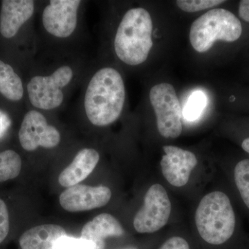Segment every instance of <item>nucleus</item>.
Returning a JSON list of instances; mask_svg holds the SVG:
<instances>
[{
  "label": "nucleus",
  "instance_id": "f257e3e1",
  "mask_svg": "<svg viewBox=\"0 0 249 249\" xmlns=\"http://www.w3.org/2000/svg\"><path fill=\"white\" fill-rule=\"evenodd\" d=\"M125 101L122 76L117 70L106 67L98 70L88 84L85 109L90 122L98 127L109 125L119 119Z\"/></svg>",
  "mask_w": 249,
  "mask_h": 249
},
{
  "label": "nucleus",
  "instance_id": "f03ea898",
  "mask_svg": "<svg viewBox=\"0 0 249 249\" xmlns=\"http://www.w3.org/2000/svg\"><path fill=\"white\" fill-rule=\"evenodd\" d=\"M152 27L151 16L147 10H129L123 18L114 39L118 58L132 66L145 62L153 45Z\"/></svg>",
  "mask_w": 249,
  "mask_h": 249
},
{
  "label": "nucleus",
  "instance_id": "7ed1b4c3",
  "mask_svg": "<svg viewBox=\"0 0 249 249\" xmlns=\"http://www.w3.org/2000/svg\"><path fill=\"white\" fill-rule=\"evenodd\" d=\"M196 223L201 238L213 245H220L232 237L235 216L227 195L220 191L202 198L196 213Z\"/></svg>",
  "mask_w": 249,
  "mask_h": 249
},
{
  "label": "nucleus",
  "instance_id": "20e7f679",
  "mask_svg": "<svg viewBox=\"0 0 249 249\" xmlns=\"http://www.w3.org/2000/svg\"><path fill=\"white\" fill-rule=\"evenodd\" d=\"M242 34V24L235 15L227 9H213L193 23L189 37L195 50L204 53L216 41L235 42Z\"/></svg>",
  "mask_w": 249,
  "mask_h": 249
},
{
  "label": "nucleus",
  "instance_id": "39448f33",
  "mask_svg": "<svg viewBox=\"0 0 249 249\" xmlns=\"http://www.w3.org/2000/svg\"><path fill=\"white\" fill-rule=\"evenodd\" d=\"M150 100L160 135L167 139L179 137L182 132V109L173 85L160 83L152 87Z\"/></svg>",
  "mask_w": 249,
  "mask_h": 249
},
{
  "label": "nucleus",
  "instance_id": "423d86ee",
  "mask_svg": "<svg viewBox=\"0 0 249 249\" xmlns=\"http://www.w3.org/2000/svg\"><path fill=\"white\" fill-rule=\"evenodd\" d=\"M73 76L71 67L64 65L57 69L50 76L33 77L27 85L31 105L45 110L61 106L64 101L62 89L71 81Z\"/></svg>",
  "mask_w": 249,
  "mask_h": 249
},
{
  "label": "nucleus",
  "instance_id": "0eeeda50",
  "mask_svg": "<svg viewBox=\"0 0 249 249\" xmlns=\"http://www.w3.org/2000/svg\"><path fill=\"white\" fill-rule=\"evenodd\" d=\"M171 202L161 185H152L144 197L143 206L134 218V227L140 233H152L162 229L171 214Z\"/></svg>",
  "mask_w": 249,
  "mask_h": 249
},
{
  "label": "nucleus",
  "instance_id": "6e6552de",
  "mask_svg": "<svg viewBox=\"0 0 249 249\" xmlns=\"http://www.w3.org/2000/svg\"><path fill=\"white\" fill-rule=\"evenodd\" d=\"M19 142L24 150L32 152L39 147L51 149L60 143V134L47 119L36 110L28 111L19 128Z\"/></svg>",
  "mask_w": 249,
  "mask_h": 249
},
{
  "label": "nucleus",
  "instance_id": "1a4fd4ad",
  "mask_svg": "<svg viewBox=\"0 0 249 249\" xmlns=\"http://www.w3.org/2000/svg\"><path fill=\"white\" fill-rule=\"evenodd\" d=\"M80 0H51L42 14V24L51 35L65 38L74 32Z\"/></svg>",
  "mask_w": 249,
  "mask_h": 249
},
{
  "label": "nucleus",
  "instance_id": "9d476101",
  "mask_svg": "<svg viewBox=\"0 0 249 249\" xmlns=\"http://www.w3.org/2000/svg\"><path fill=\"white\" fill-rule=\"evenodd\" d=\"M111 197V192L107 187L77 184L62 192L60 204L69 212H80L103 207Z\"/></svg>",
  "mask_w": 249,
  "mask_h": 249
},
{
  "label": "nucleus",
  "instance_id": "9b49d317",
  "mask_svg": "<svg viewBox=\"0 0 249 249\" xmlns=\"http://www.w3.org/2000/svg\"><path fill=\"white\" fill-rule=\"evenodd\" d=\"M163 150L165 154L160 160L163 176L173 186H184L197 164L196 156L193 152L173 145H165Z\"/></svg>",
  "mask_w": 249,
  "mask_h": 249
},
{
  "label": "nucleus",
  "instance_id": "f8f14e48",
  "mask_svg": "<svg viewBox=\"0 0 249 249\" xmlns=\"http://www.w3.org/2000/svg\"><path fill=\"white\" fill-rule=\"evenodd\" d=\"M34 13L32 0H3L0 10V34L4 38H13Z\"/></svg>",
  "mask_w": 249,
  "mask_h": 249
},
{
  "label": "nucleus",
  "instance_id": "ddd939ff",
  "mask_svg": "<svg viewBox=\"0 0 249 249\" xmlns=\"http://www.w3.org/2000/svg\"><path fill=\"white\" fill-rule=\"evenodd\" d=\"M99 160V154L94 149H83L78 152L71 164L60 173L59 183L69 188L81 182L92 173Z\"/></svg>",
  "mask_w": 249,
  "mask_h": 249
},
{
  "label": "nucleus",
  "instance_id": "4468645a",
  "mask_svg": "<svg viewBox=\"0 0 249 249\" xmlns=\"http://www.w3.org/2000/svg\"><path fill=\"white\" fill-rule=\"evenodd\" d=\"M124 234V229L114 216L103 213L85 224L82 229L81 238L92 242L96 249H104L107 237H120Z\"/></svg>",
  "mask_w": 249,
  "mask_h": 249
},
{
  "label": "nucleus",
  "instance_id": "2eb2a0df",
  "mask_svg": "<svg viewBox=\"0 0 249 249\" xmlns=\"http://www.w3.org/2000/svg\"><path fill=\"white\" fill-rule=\"evenodd\" d=\"M66 235L65 229L56 224L37 226L23 232L19 246L21 249H57V242Z\"/></svg>",
  "mask_w": 249,
  "mask_h": 249
},
{
  "label": "nucleus",
  "instance_id": "dca6fc26",
  "mask_svg": "<svg viewBox=\"0 0 249 249\" xmlns=\"http://www.w3.org/2000/svg\"><path fill=\"white\" fill-rule=\"evenodd\" d=\"M0 93L14 102L20 101L24 96V88L20 77L14 68L0 60Z\"/></svg>",
  "mask_w": 249,
  "mask_h": 249
},
{
  "label": "nucleus",
  "instance_id": "f3484780",
  "mask_svg": "<svg viewBox=\"0 0 249 249\" xmlns=\"http://www.w3.org/2000/svg\"><path fill=\"white\" fill-rule=\"evenodd\" d=\"M22 170V159L12 150L0 152V183L14 179Z\"/></svg>",
  "mask_w": 249,
  "mask_h": 249
},
{
  "label": "nucleus",
  "instance_id": "a211bd4d",
  "mask_svg": "<svg viewBox=\"0 0 249 249\" xmlns=\"http://www.w3.org/2000/svg\"><path fill=\"white\" fill-rule=\"evenodd\" d=\"M234 178L241 197L249 209V160H241L236 165Z\"/></svg>",
  "mask_w": 249,
  "mask_h": 249
},
{
  "label": "nucleus",
  "instance_id": "6ab92c4d",
  "mask_svg": "<svg viewBox=\"0 0 249 249\" xmlns=\"http://www.w3.org/2000/svg\"><path fill=\"white\" fill-rule=\"evenodd\" d=\"M207 103L205 93L196 91L192 93L187 101L182 114L187 121H194L199 119Z\"/></svg>",
  "mask_w": 249,
  "mask_h": 249
},
{
  "label": "nucleus",
  "instance_id": "aec40b11",
  "mask_svg": "<svg viewBox=\"0 0 249 249\" xmlns=\"http://www.w3.org/2000/svg\"><path fill=\"white\" fill-rule=\"evenodd\" d=\"M224 2L225 1L222 0H178L177 5L185 12L194 13L214 7Z\"/></svg>",
  "mask_w": 249,
  "mask_h": 249
},
{
  "label": "nucleus",
  "instance_id": "412c9836",
  "mask_svg": "<svg viewBox=\"0 0 249 249\" xmlns=\"http://www.w3.org/2000/svg\"><path fill=\"white\" fill-rule=\"evenodd\" d=\"M57 249H96V246L89 241L65 235L59 239L56 243Z\"/></svg>",
  "mask_w": 249,
  "mask_h": 249
},
{
  "label": "nucleus",
  "instance_id": "4be33fe9",
  "mask_svg": "<svg viewBox=\"0 0 249 249\" xmlns=\"http://www.w3.org/2000/svg\"><path fill=\"white\" fill-rule=\"evenodd\" d=\"M10 232V214L7 205L0 198V246L7 238Z\"/></svg>",
  "mask_w": 249,
  "mask_h": 249
},
{
  "label": "nucleus",
  "instance_id": "5701e85b",
  "mask_svg": "<svg viewBox=\"0 0 249 249\" xmlns=\"http://www.w3.org/2000/svg\"><path fill=\"white\" fill-rule=\"evenodd\" d=\"M159 249H190V247L182 237H173L165 241Z\"/></svg>",
  "mask_w": 249,
  "mask_h": 249
},
{
  "label": "nucleus",
  "instance_id": "b1692460",
  "mask_svg": "<svg viewBox=\"0 0 249 249\" xmlns=\"http://www.w3.org/2000/svg\"><path fill=\"white\" fill-rule=\"evenodd\" d=\"M239 16L245 22H249V0H242L239 5Z\"/></svg>",
  "mask_w": 249,
  "mask_h": 249
},
{
  "label": "nucleus",
  "instance_id": "393cba45",
  "mask_svg": "<svg viewBox=\"0 0 249 249\" xmlns=\"http://www.w3.org/2000/svg\"><path fill=\"white\" fill-rule=\"evenodd\" d=\"M242 147L245 152L249 154V137L243 141L242 143Z\"/></svg>",
  "mask_w": 249,
  "mask_h": 249
},
{
  "label": "nucleus",
  "instance_id": "a878e982",
  "mask_svg": "<svg viewBox=\"0 0 249 249\" xmlns=\"http://www.w3.org/2000/svg\"><path fill=\"white\" fill-rule=\"evenodd\" d=\"M124 249H138L137 248H135V247H129V248H125Z\"/></svg>",
  "mask_w": 249,
  "mask_h": 249
}]
</instances>
